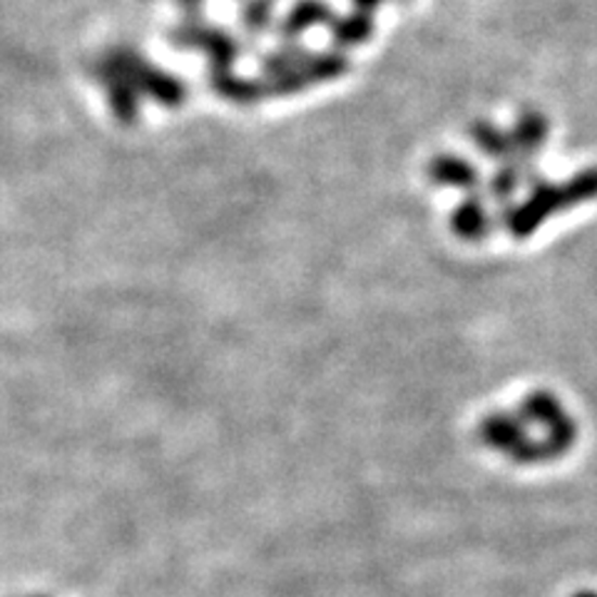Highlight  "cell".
Returning a JSON list of instances; mask_svg holds the SVG:
<instances>
[{"mask_svg":"<svg viewBox=\"0 0 597 597\" xmlns=\"http://www.w3.org/2000/svg\"><path fill=\"white\" fill-rule=\"evenodd\" d=\"M356 11H366V13H373L377 11V8H381L383 3H386V0H352Z\"/></svg>","mask_w":597,"mask_h":597,"instance_id":"30bf717a","label":"cell"},{"mask_svg":"<svg viewBox=\"0 0 597 597\" xmlns=\"http://www.w3.org/2000/svg\"><path fill=\"white\" fill-rule=\"evenodd\" d=\"M177 42L202 48L204 53H209V58L219 65V73H227L229 65H232L237 58V42L225 30H204L194 25L190 30H179Z\"/></svg>","mask_w":597,"mask_h":597,"instance_id":"5b68a950","label":"cell"},{"mask_svg":"<svg viewBox=\"0 0 597 597\" xmlns=\"http://www.w3.org/2000/svg\"><path fill=\"white\" fill-rule=\"evenodd\" d=\"M217 90L219 96H225L227 100L239 102V105H254V102H259L269 96L267 90V80L264 78H234V75L229 73H219L217 78Z\"/></svg>","mask_w":597,"mask_h":597,"instance_id":"ba28073f","label":"cell"},{"mask_svg":"<svg viewBox=\"0 0 597 597\" xmlns=\"http://www.w3.org/2000/svg\"><path fill=\"white\" fill-rule=\"evenodd\" d=\"M275 23V0H250L244 8V25L252 33H264Z\"/></svg>","mask_w":597,"mask_h":597,"instance_id":"9c48e42d","label":"cell"},{"mask_svg":"<svg viewBox=\"0 0 597 597\" xmlns=\"http://www.w3.org/2000/svg\"><path fill=\"white\" fill-rule=\"evenodd\" d=\"M182 5L187 8V11H198V8L202 5V0H182Z\"/></svg>","mask_w":597,"mask_h":597,"instance_id":"8fae6325","label":"cell"},{"mask_svg":"<svg viewBox=\"0 0 597 597\" xmlns=\"http://www.w3.org/2000/svg\"><path fill=\"white\" fill-rule=\"evenodd\" d=\"M377 33V21H373V13L366 11H354L336 15L334 21L329 23V36L331 42H334V50H352V48H361L373 38Z\"/></svg>","mask_w":597,"mask_h":597,"instance_id":"277c9868","label":"cell"},{"mask_svg":"<svg viewBox=\"0 0 597 597\" xmlns=\"http://www.w3.org/2000/svg\"><path fill=\"white\" fill-rule=\"evenodd\" d=\"M398 3H408V0H398Z\"/></svg>","mask_w":597,"mask_h":597,"instance_id":"7c38bea8","label":"cell"},{"mask_svg":"<svg viewBox=\"0 0 597 597\" xmlns=\"http://www.w3.org/2000/svg\"><path fill=\"white\" fill-rule=\"evenodd\" d=\"M334 18V8L327 0H296L284 18L279 21V33L287 42H294V38L304 36L306 30L317 28V25H329Z\"/></svg>","mask_w":597,"mask_h":597,"instance_id":"3957f363","label":"cell"},{"mask_svg":"<svg viewBox=\"0 0 597 597\" xmlns=\"http://www.w3.org/2000/svg\"><path fill=\"white\" fill-rule=\"evenodd\" d=\"M471 140L478 150L493 160H513V138H510V132L500 130L498 125L488 123V119H475L471 125Z\"/></svg>","mask_w":597,"mask_h":597,"instance_id":"52a82bcc","label":"cell"},{"mask_svg":"<svg viewBox=\"0 0 597 597\" xmlns=\"http://www.w3.org/2000/svg\"><path fill=\"white\" fill-rule=\"evenodd\" d=\"M352 67V60L341 50H323V53H309L302 65L294 67L292 73L279 75V78H264L267 80L269 96L277 98H292L298 92L317 88V85H329L341 80Z\"/></svg>","mask_w":597,"mask_h":597,"instance_id":"6da1fadb","label":"cell"},{"mask_svg":"<svg viewBox=\"0 0 597 597\" xmlns=\"http://www.w3.org/2000/svg\"><path fill=\"white\" fill-rule=\"evenodd\" d=\"M429 177L433 185L441 187H458V190H475L481 185V173L458 155H439L431 160Z\"/></svg>","mask_w":597,"mask_h":597,"instance_id":"8992f818","label":"cell"},{"mask_svg":"<svg viewBox=\"0 0 597 597\" xmlns=\"http://www.w3.org/2000/svg\"><path fill=\"white\" fill-rule=\"evenodd\" d=\"M550 135V123L545 113L535 107L520 110L516 117L513 130H510V138H513V160L518 162L525 173L533 169V160L541 155Z\"/></svg>","mask_w":597,"mask_h":597,"instance_id":"7a4b0ae2","label":"cell"}]
</instances>
